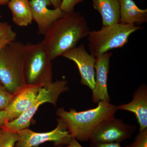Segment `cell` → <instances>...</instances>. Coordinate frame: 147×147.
I'll use <instances>...</instances> for the list:
<instances>
[{"instance_id":"1","label":"cell","mask_w":147,"mask_h":147,"mask_svg":"<svg viewBox=\"0 0 147 147\" xmlns=\"http://www.w3.org/2000/svg\"><path fill=\"white\" fill-rule=\"evenodd\" d=\"M90 32L85 16L74 11L55 21L44 34L42 41L53 61L76 47Z\"/></svg>"},{"instance_id":"2","label":"cell","mask_w":147,"mask_h":147,"mask_svg":"<svg viewBox=\"0 0 147 147\" xmlns=\"http://www.w3.org/2000/svg\"><path fill=\"white\" fill-rule=\"evenodd\" d=\"M97 107L78 112L74 109L66 111L64 108H58L57 115L64 122L72 138L81 142H88L94 129L102 122L115 116L117 106L110 102L100 101Z\"/></svg>"},{"instance_id":"3","label":"cell","mask_w":147,"mask_h":147,"mask_svg":"<svg viewBox=\"0 0 147 147\" xmlns=\"http://www.w3.org/2000/svg\"><path fill=\"white\" fill-rule=\"evenodd\" d=\"M26 45L16 40L0 51V83L14 95L26 84L24 66Z\"/></svg>"},{"instance_id":"4","label":"cell","mask_w":147,"mask_h":147,"mask_svg":"<svg viewBox=\"0 0 147 147\" xmlns=\"http://www.w3.org/2000/svg\"><path fill=\"white\" fill-rule=\"evenodd\" d=\"M143 28L134 24L118 23L102 26L99 30L90 31L87 36L90 54L96 57L113 49L123 47L128 42L130 35Z\"/></svg>"},{"instance_id":"5","label":"cell","mask_w":147,"mask_h":147,"mask_svg":"<svg viewBox=\"0 0 147 147\" xmlns=\"http://www.w3.org/2000/svg\"><path fill=\"white\" fill-rule=\"evenodd\" d=\"M25 45L24 73L26 84L42 87L53 82L52 61L42 41Z\"/></svg>"},{"instance_id":"6","label":"cell","mask_w":147,"mask_h":147,"mask_svg":"<svg viewBox=\"0 0 147 147\" xmlns=\"http://www.w3.org/2000/svg\"><path fill=\"white\" fill-rule=\"evenodd\" d=\"M68 89V83L65 79L57 80L46 84L39 90L34 102L28 111L16 119L6 123L1 128L15 132L29 128L32 119L40 105L48 102L57 106L59 96Z\"/></svg>"},{"instance_id":"7","label":"cell","mask_w":147,"mask_h":147,"mask_svg":"<svg viewBox=\"0 0 147 147\" xmlns=\"http://www.w3.org/2000/svg\"><path fill=\"white\" fill-rule=\"evenodd\" d=\"M57 125L52 131L46 132H36L29 128L17 132L18 141L15 147H38L47 142H52L55 146H68L72 137L67 130L64 121L57 119Z\"/></svg>"},{"instance_id":"8","label":"cell","mask_w":147,"mask_h":147,"mask_svg":"<svg viewBox=\"0 0 147 147\" xmlns=\"http://www.w3.org/2000/svg\"><path fill=\"white\" fill-rule=\"evenodd\" d=\"M137 127L126 124L115 116L103 121L92 132L89 141L93 143L121 144L131 138Z\"/></svg>"},{"instance_id":"9","label":"cell","mask_w":147,"mask_h":147,"mask_svg":"<svg viewBox=\"0 0 147 147\" xmlns=\"http://www.w3.org/2000/svg\"><path fill=\"white\" fill-rule=\"evenodd\" d=\"M62 57L76 64L81 76L80 83L93 90L95 86L96 57L87 52L84 44L67 51Z\"/></svg>"},{"instance_id":"10","label":"cell","mask_w":147,"mask_h":147,"mask_svg":"<svg viewBox=\"0 0 147 147\" xmlns=\"http://www.w3.org/2000/svg\"><path fill=\"white\" fill-rule=\"evenodd\" d=\"M42 87L26 84L13 96L10 103L5 110L7 122L18 118L31 108Z\"/></svg>"},{"instance_id":"11","label":"cell","mask_w":147,"mask_h":147,"mask_svg":"<svg viewBox=\"0 0 147 147\" xmlns=\"http://www.w3.org/2000/svg\"><path fill=\"white\" fill-rule=\"evenodd\" d=\"M112 55V53L108 52L96 57L95 86L92 90V100L95 103L100 101L110 102L108 90V78Z\"/></svg>"},{"instance_id":"12","label":"cell","mask_w":147,"mask_h":147,"mask_svg":"<svg viewBox=\"0 0 147 147\" xmlns=\"http://www.w3.org/2000/svg\"><path fill=\"white\" fill-rule=\"evenodd\" d=\"M29 1L33 20L37 25L39 34L44 36L51 25L65 13L60 8H48V7L52 5L50 0H30Z\"/></svg>"},{"instance_id":"13","label":"cell","mask_w":147,"mask_h":147,"mask_svg":"<svg viewBox=\"0 0 147 147\" xmlns=\"http://www.w3.org/2000/svg\"><path fill=\"white\" fill-rule=\"evenodd\" d=\"M117 110L133 113L139 125V131L147 128V86L142 84L133 95V99L126 104L117 106Z\"/></svg>"},{"instance_id":"14","label":"cell","mask_w":147,"mask_h":147,"mask_svg":"<svg viewBox=\"0 0 147 147\" xmlns=\"http://www.w3.org/2000/svg\"><path fill=\"white\" fill-rule=\"evenodd\" d=\"M92 5L101 16L102 26L119 23L120 0H92Z\"/></svg>"},{"instance_id":"15","label":"cell","mask_w":147,"mask_h":147,"mask_svg":"<svg viewBox=\"0 0 147 147\" xmlns=\"http://www.w3.org/2000/svg\"><path fill=\"white\" fill-rule=\"evenodd\" d=\"M120 5L121 24L135 25L147 22V9L139 8L133 0H120Z\"/></svg>"},{"instance_id":"16","label":"cell","mask_w":147,"mask_h":147,"mask_svg":"<svg viewBox=\"0 0 147 147\" xmlns=\"http://www.w3.org/2000/svg\"><path fill=\"white\" fill-rule=\"evenodd\" d=\"M7 5L14 24L19 27H27L32 24V15L29 0H11Z\"/></svg>"},{"instance_id":"17","label":"cell","mask_w":147,"mask_h":147,"mask_svg":"<svg viewBox=\"0 0 147 147\" xmlns=\"http://www.w3.org/2000/svg\"><path fill=\"white\" fill-rule=\"evenodd\" d=\"M17 34L10 24L0 22V51L11 42L16 40Z\"/></svg>"},{"instance_id":"18","label":"cell","mask_w":147,"mask_h":147,"mask_svg":"<svg viewBox=\"0 0 147 147\" xmlns=\"http://www.w3.org/2000/svg\"><path fill=\"white\" fill-rule=\"evenodd\" d=\"M18 139L17 132L0 129V147H14Z\"/></svg>"},{"instance_id":"19","label":"cell","mask_w":147,"mask_h":147,"mask_svg":"<svg viewBox=\"0 0 147 147\" xmlns=\"http://www.w3.org/2000/svg\"><path fill=\"white\" fill-rule=\"evenodd\" d=\"M126 147H147V128L139 131L134 142Z\"/></svg>"},{"instance_id":"20","label":"cell","mask_w":147,"mask_h":147,"mask_svg":"<svg viewBox=\"0 0 147 147\" xmlns=\"http://www.w3.org/2000/svg\"><path fill=\"white\" fill-rule=\"evenodd\" d=\"M0 83V111L5 110L13 97Z\"/></svg>"},{"instance_id":"21","label":"cell","mask_w":147,"mask_h":147,"mask_svg":"<svg viewBox=\"0 0 147 147\" xmlns=\"http://www.w3.org/2000/svg\"><path fill=\"white\" fill-rule=\"evenodd\" d=\"M84 0H61L60 8L65 13H68L74 11L76 5L82 2Z\"/></svg>"},{"instance_id":"22","label":"cell","mask_w":147,"mask_h":147,"mask_svg":"<svg viewBox=\"0 0 147 147\" xmlns=\"http://www.w3.org/2000/svg\"><path fill=\"white\" fill-rule=\"evenodd\" d=\"M89 147H122L120 144L117 143H106V144H100V143L90 142Z\"/></svg>"},{"instance_id":"23","label":"cell","mask_w":147,"mask_h":147,"mask_svg":"<svg viewBox=\"0 0 147 147\" xmlns=\"http://www.w3.org/2000/svg\"><path fill=\"white\" fill-rule=\"evenodd\" d=\"M7 122L6 113L5 110L0 111V128Z\"/></svg>"},{"instance_id":"24","label":"cell","mask_w":147,"mask_h":147,"mask_svg":"<svg viewBox=\"0 0 147 147\" xmlns=\"http://www.w3.org/2000/svg\"><path fill=\"white\" fill-rule=\"evenodd\" d=\"M65 147H83L81 146L76 139L72 138L71 142L68 146H65Z\"/></svg>"},{"instance_id":"25","label":"cell","mask_w":147,"mask_h":147,"mask_svg":"<svg viewBox=\"0 0 147 147\" xmlns=\"http://www.w3.org/2000/svg\"><path fill=\"white\" fill-rule=\"evenodd\" d=\"M54 9L60 8L61 3V0H50Z\"/></svg>"},{"instance_id":"26","label":"cell","mask_w":147,"mask_h":147,"mask_svg":"<svg viewBox=\"0 0 147 147\" xmlns=\"http://www.w3.org/2000/svg\"><path fill=\"white\" fill-rule=\"evenodd\" d=\"M10 1L11 0H0V5L6 4Z\"/></svg>"},{"instance_id":"27","label":"cell","mask_w":147,"mask_h":147,"mask_svg":"<svg viewBox=\"0 0 147 147\" xmlns=\"http://www.w3.org/2000/svg\"><path fill=\"white\" fill-rule=\"evenodd\" d=\"M61 146H54V147H60Z\"/></svg>"},{"instance_id":"28","label":"cell","mask_w":147,"mask_h":147,"mask_svg":"<svg viewBox=\"0 0 147 147\" xmlns=\"http://www.w3.org/2000/svg\"><path fill=\"white\" fill-rule=\"evenodd\" d=\"M2 16L1 15H0V19H1V18H2Z\"/></svg>"},{"instance_id":"29","label":"cell","mask_w":147,"mask_h":147,"mask_svg":"<svg viewBox=\"0 0 147 147\" xmlns=\"http://www.w3.org/2000/svg\"><path fill=\"white\" fill-rule=\"evenodd\" d=\"M60 147H65V146H61Z\"/></svg>"},{"instance_id":"30","label":"cell","mask_w":147,"mask_h":147,"mask_svg":"<svg viewBox=\"0 0 147 147\" xmlns=\"http://www.w3.org/2000/svg\"><path fill=\"white\" fill-rule=\"evenodd\" d=\"M0 129H1V128H0Z\"/></svg>"}]
</instances>
